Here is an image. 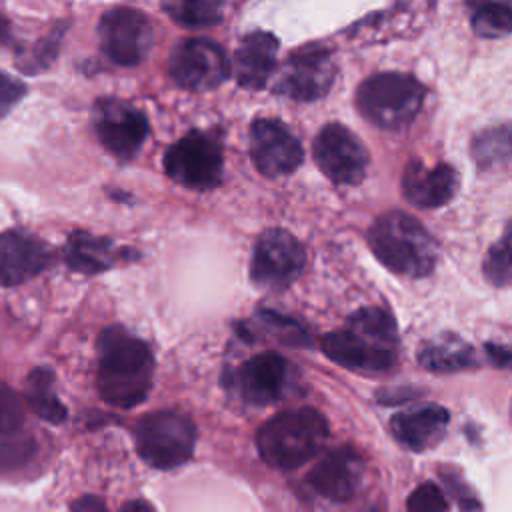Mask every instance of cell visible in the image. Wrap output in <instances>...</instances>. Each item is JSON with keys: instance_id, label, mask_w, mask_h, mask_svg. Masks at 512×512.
Masks as SVG:
<instances>
[{"instance_id": "obj_35", "label": "cell", "mask_w": 512, "mask_h": 512, "mask_svg": "<svg viewBox=\"0 0 512 512\" xmlns=\"http://www.w3.org/2000/svg\"><path fill=\"white\" fill-rule=\"evenodd\" d=\"M486 354L494 366L512 370V346L502 344H486Z\"/></svg>"}, {"instance_id": "obj_7", "label": "cell", "mask_w": 512, "mask_h": 512, "mask_svg": "<svg viewBox=\"0 0 512 512\" xmlns=\"http://www.w3.org/2000/svg\"><path fill=\"white\" fill-rule=\"evenodd\" d=\"M222 146L206 132L192 130L164 154L166 174L192 190H210L222 180Z\"/></svg>"}, {"instance_id": "obj_11", "label": "cell", "mask_w": 512, "mask_h": 512, "mask_svg": "<svg viewBox=\"0 0 512 512\" xmlns=\"http://www.w3.org/2000/svg\"><path fill=\"white\" fill-rule=\"evenodd\" d=\"M172 80L190 92H206L220 86L228 74L230 64L220 44L208 38L180 40L168 60Z\"/></svg>"}, {"instance_id": "obj_14", "label": "cell", "mask_w": 512, "mask_h": 512, "mask_svg": "<svg viewBox=\"0 0 512 512\" xmlns=\"http://www.w3.org/2000/svg\"><path fill=\"white\" fill-rule=\"evenodd\" d=\"M294 382L292 364L276 354L262 352L238 366L232 374L234 392L250 406H268L286 396Z\"/></svg>"}, {"instance_id": "obj_30", "label": "cell", "mask_w": 512, "mask_h": 512, "mask_svg": "<svg viewBox=\"0 0 512 512\" xmlns=\"http://www.w3.org/2000/svg\"><path fill=\"white\" fill-rule=\"evenodd\" d=\"M24 424V406L18 394L0 382V438L16 434Z\"/></svg>"}, {"instance_id": "obj_6", "label": "cell", "mask_w": 512, "mask_h": 512, "mask_svg": "<svg viewBox=\"0 0 512 512\" xmlns=\"http://www.w3.org/2000/svg\"><path fill=\"white\" fill-rule=\"evenodd\" d=\"M134 442L146 464L158 470H172L192 458L196 426L178 410L150 412L136 422Z\"/></svg>"}, {"instance_id": "obj_23", "label": "cell", "mask_w": 512, "mask_h": 512, "mask_svg": "<svg viewBox=\"0 0 512 512\" xmlns=\"http://www.w3.org/2000/svg\"><path fill=\"white\" fill-rule=\"evenodd\" d=\"M470 156L480 170H494L512 160V124L486 126L472 136Z\"/></svg>"}, {"instance_id": "obj_25", "label": "cell", "mask_w": 512, "mask_h": 512, "mask_svg": "<svg viewBox=\"0 0 512 512\" xmlns=\"http://www.w3.org/2000/svg\"><path fill=\"white\" fill-rule=\"evenodd\" d=\"M64 28L66 26H56L52 32H48L44 38H40L34 44H26V46H18L16 48V66L24 72V74H38L46 68H50V64L54 62V58L58 56L60 50V42L64 36Z\"/></svg>"}, {"instance_id": "obj_3", "label": "cell", "mask_w": 512, "mask_h": 512, "mask_svg": "<svg viewBox=\"0 0 512 512\" xmlns=\"http://www.w3.org/2000/svg\"><path fill=\"white\" fill-rule=\"evenodd\" d=\"M368 246L388 270L408 278L428 276L438 260V246L430 232L400 210L386 212L372 222Z\"/></svg>"}, {"instance_id": "obj_21", "label": "cell", "mask_w": 512, "mask_h": 512, "mask_svg": "<svg viewBox=\"0 0 512 512\" xmlns=\"http://www.w3.org/2000/svg\"><path fill=\"white\" fill-rule=\"evenodd\" d=\"M128 250H116L110 238L94 236L88 232H72L64 250L66 264L82 274H98L116 262V258H128Z\"/></svg>"}, {"instance_id": "obj_37", "label": "cell", "mask_w": 512, "mask_h": 512, "mask_svg": "<svg viewBox=\"0 0 512 512\" xmlns=\"http://www.w3.org/2000/svg\"><path fill=\"white\" fill-rule=\"evenodd\" d=\"M14 36H12V24L10 20L0 12V46H12Z\"/></svg>"}, {"instance_id": "obj_18", "label": "cell", "mask_w": 512, "mask_h": 512, "mask_svg": "<svg viewBox=\"0 0 512 512\" xmlns=\"http://www.w3.org/2000/svg\"><path fill=\"white\" fill-rule=\"evenodd\" d=\"M456 190L458 174L450 164L438 162L436 166H426L420 160H412L404 168V198L418 208H440L454 198Z\"/></svg>"}, {"instance_id": "obj_17", "label": "cell", "mask_w": 512, "mask_h": 512, "mask_svg": "<svg viewBox=\"0 0 512 512\" xmlns=\"http://www.w3.org/2000/svg\"><path fill=\"white\" fill-rule=\"evenodd\" d=\"M362 478V458L356 450L340 446L322 456L308 472L306 482L332 502H346L356 494Z\"/></svg>"}, {"instance_id": "obj_15", "label": "cell", "mask_w": 512, "mask_h": 512, "mask_svg": "<svg viewBox=\"0 0 512 512\" xmlns=\"http://www.w3.org/2000/svg\"><path fill=\"white\" fill-rule=\"evenodd\" d=\"M250 158L268 178L292 174L304 158L302 144L276 118H256L250 124Z\"/></svg>"}, {"instance_id": "obj_1", "label": "cell", "mask_w": 512, "mask_h": 512, "mask_svg": "<svg viewBox=\"0 0 512 512\" xmlns=\"http://www.w3.org/2000/svg\"><path fill=\"white\" fill-rule=\"evenodd\" d=\"M154 354L150 346L124 330L108 326L98 338L96 388L100 398L116 408L142 404L152 388Z\"/></svg>"}, {"instance_id": "obj_33", "label": "cell", "mask_w": 512, "mask_h": 512, "mask_svg": "<svg viewBox=\"0 0 512 512\" xmlns=\"http://www.w3.org/2000/svg\"><path fill=\"white\" fill-rule=\"evenodd\" d=\"M262 322L274 330L276 338H282L288 344H302V342H306V334L290 318H282V316L272 314V312H262Z\"/></svg>"}, {"instance_id": "obj_16", "label": "cell", "mask_w": 512, "mask_h": 512, "mask_svg": "<svg viewBox=\"0 0 512 512\" xmlns=\"http://www.w3.org/2000/svg\"><path fill=\"white\" fill-rule=\"evenodd\" d=\"M50 262L48 246L24 230L0 234V286H20L38 276Z\"/></svg>"}, {"instance_id": "obj_31", "label": "cell", "mask_w": 512, "mask_h": 512, "mask_svg": "<svg viewBox=\"0 0 512 512\" xmlns=\"http://www.w3.org/2000/svg\"><path fill=\"white\" fill-rule=\"evenodd\" d=\"M406 508L408 512H446L448 502L442 488H438L434 482H424L410 492L406 498Z\"/></svg>"}, {"instance_id": "obj_4", "label": "cell", "mask_w": 512, "mask_h": 512, "mask_svg": "<svg viewBox=\"0 0 512 512\" xmlns=\"http://www.w3.org/2000/svg\"><path fill=\"white\" fill-rule=\"evenodd\" d=\"M328 438L326 418L310 406L284 410L256 434L260 458L278 470H294L312 460Z\"/></svg>"}, {"instance_id": "obj_10", "label": "cell", "mask_w": 512, "mask_h": 512, "mask_svg": "<svg viewBox=\"0 0 512 512\" xmlns=\"http://www.w3.org/2000/svg\"><path fill=\"white\" fill-rule=\"evenodd\" d=\"M100 48L118 66L140 64L154 42V30L148 16L130 6L106 10L98 22Z\"/></svg>"}, {"instance_id": "obj_34", "label": "cell", "mask_w": 512, "mask_h": 512, "mask_svg": "<svg viewBox=\"0 0 512 512\" xmlns=\"http://www.w3.org/2000/svg\"><path fill=\"white\" fill-rule=\"evenodd\" d=\"M26 94V86L8 76L6 72H0V118H4Z\"/></svg>"}, {"instance_id": "obj_19", "label": "cell", "mask_w": 512, "mask_h": 512, "mask_svg": "<svg viewBox=\"0 0 512 512\" xmlns=\"http://www.w3.org/2000/svg\"><path fill=\"white\" fill-rule=\"evenodd\" d=\"M278 38L272 32L264 30H254L248 32L232 60V70L234 78L242 88L250 90H260L276 70V60H278Z\"/></svg>"}, {"instance_id": "obj_40", "label": "cell", "mask_w": 512, "mask_h": 512, "mask_svg": "<svg viewBox=\"0 0 512 512\" xmlns=\"http://www.w3.org/2000/svg\"><path fill=\"white\" fill-rule=\"evenodd\" d=\"M510 418H512V404H510Z\"/></svg>"}, {"instance_id": "obj_26", "label": "cell", "mask_w": 512, "mask_h": 512, "mask_svg": "<svg viewBox=\"0 0 512 512\" xmlns=\"http://www.w3.org/2000/svg\"><path fill=\"white\" fill-rule=\"evenodd\" d=\"M164 12L186 28H206L222 20V6L210 0H172L162 4Z\"/></svg>"}, {"instance_id": "obj_36", "label": "cell", "mask_w": 512, "mask_h": 512, "mask_svg": "<svg viewBox=\"0 0 512 512\" xmlns=\"http://www.w3.org/2000/svg\"><path fill=\"white\" fill-rule=\"evenodd\" d=\"M70 508H72V512H106L104 500L98 496H92V494L76 498Z\"/></svg>"}, {"instance_id": "obj_39", "label": "cell", "mask_w": 512, "mask_h": 512, "mask_svg": "<svg viewBox=\"0 0 512 512\" xmlns=\"http://www.w3.org/2000/svg\"><path fill=\"white\" fill-rule=\"evenodd\" d=\"M366 512H378V510H376V508H370V510H366Z\"/></svg>"}, {"instance_id": "obj_22", "label": "cell", "mask_w": 512, "mask_h": 512, "mask_svg": "<svg viewBox=\"0 0 512 512\" xmlns=\"http://www.w3.org/2000/svg\"><path fill=\"white\" fill-rule=\"evenodd\" d=\"M418 362L430 372H458L476 362L474 348L456 334H440L418 350Z\"/></svg>"}, {"instance_id": "obj_20", "label": "cell", "mask_w": 512, "mask_h": 512, "mask_svg": "<svg viewBox=\"0 0 512 512\" xmlns=\"http://www.w3.org/2000/svg\"><path fill=\"white\" fill-rule=\"evenodd\" d=\"M448 410L438 404L418 406L406 412H398L390 420L394 438L410 450H428L438 444L448 428Z\"/></svg>"}, {"instance_id": "obj_8", "label": "cell", "mask_w": 512, "mask_h": 512, "mask_svg": "<svg viewBox=\"0 0 512 512\" xmlns=\"http://www.w3.org/2000/svg\"><path fill=\"white\" fill-rule=\"evenodd\" d=\"M306 264V250L282 228H268L260 234L252 260H250V280L258 288L280 290L290 286Z\"/></svg>"}, {"instance_id": "obj_9", "label": "cell", "mask_w": 512, "mask_h": 512, "mask_svg": "<svg viewBox=\"0 0 512 512\" xmlns=\"http://www.w3.org/2000/svg\"><path fill=\"white\" fill-rule=\"evenodd\" d=\"M92 128L106 152L128 162L138 154L148 136V118L132 104L108 96L94 102Z\"/></svg>"}, {"instance_id": "obj_27", "label": "cell", "mask_w": 512, "mask_h": 512, "mask_svg": "<svg viewBox=\"0 0 512 512\" xmlns=\"http://www.w3.org/2000/svg\"><path fill=\"white\" fill-rule=\"evenodd\" d=\"M482 270L490 284L498 288L512 286V218L502 236L488 248Z\"/></svg>"}, {"instance_id": "obj_13", "label": "cell", "mask_w": 512, "mask_h": 512, "mask_svg": "<svg viewBox=\"0 0 512 512\" xmlns=\"http://www.w3.org/2000/svg\"><path fill=\"white\" fill-rule=\"evenodd\" d=\"M316 166L336 184H358L368 168V152L362 140L344 124H326L314 138Z\"/></svg>"}, {"instance_id": "obj_2", "label": "cell", "mask_w": 512, "mask_h": 512, "mask_svg": "<svg viewBox=\"0 0 512 512\" xmlns=\"http://www.w3.org/2000/svg\"><path fill=\"white\" fill-rule=\"evenodd\" d=\"M322 350L344 368L384 372L398 358L394 318L382 308H360L346 320L344 328L324 336Z\"/></svg>"}, {"instance_id": "obj_5", "label": "cell", "mask_w": 512, "mask_h": 512, "mask_svg": "<svg viewBox=\"0 0 512 512\" xmlns=\"http://www.w3.org/2000/svg\"><path fill=\"white\" fill-rule=\"evenodd\" d=\"M424 102V86L406 72H378L356 90V108L382 130H402L414 122Z\"/></svg>"}, {"instance_id": "obj_12", "label": "cell", "mask_w": 512, "mask_h": 512, "mask_svg": "<svg viewBox=\"0 0 512 512\" xmlns=\"http://www.w3.org/2000/svg\"><path fill=\"white\" fill-rule=\"evenodd\" d=\"M336 78V64L326 48H300L282 64L274 92L298 102H312L326 96Z\"/></svg>"}, {"instance_id": "obj_32", "label": "cell", "mask_w": 512, "mask_h": 512, "mask_svg": "<svg viewBox=\"0 0 512 512\" xmlns=\"http://www.w3.org/2000/svg\"><path fill=\"white\" fill-rule=\"evenodd\" d=\"M440 478L444 482V486L448 488V492L456 498V504L460 506L462 512H480V500L474 494V490L470 488V484L462 478V474L458 470H442Z\"/></svg>"}, {"instance_id": "obj_24", "label": "cell", "mask_w": 512, "mask_h": 512, "mask_svg": "<svg viewBox=\"0 0 512 512\" xmlns=\"http://www.w3.org/2000/svg\"><path fill=\"white\" fill-rule=\"evenodd\" d=\"M24 396L38 418L50 424H60L66 420V406L54 394V374L48 368H34L28 374Z\"/></svg>"}, {"instance_id": "obj_38", "label": "cell", "mask_w": 512, "mask_h": 512, "mask_svg": "<svg viewBox=\"0 0 512 512\" xmlns=\"http://www.w3.org/2000/svg\"><path fill=\"white\" fill-rule=\"evenodd\" d=\"M120 512H156V510H154V506H152L150 502H146V500H130V502H126V504L120 508Z\"/></svg>"}, {"instance_id": "obj_29", "label": "cell", "mask_w": 512, "mask_h": 512, "mask_svg": "<svg viewBox=\"0 0 512 512\" xmlns=\"http://www.w3.org/2000/svg\"><path fill=\"white\" fill-rule=\"evenodd\" d=\"M34 438H0V474L24 468L36 456Z\"/></svg>"}, {"instance_id": "obj_28", "label": "cell", "mask_w": 512, "mask_h": 512, "mask_svg": "<svg viewBox=\"0 0 512 512\" xmlns=\"http://www.w3.org/2000/svg\"><path fill=\"white\" fill-rule=\"evenodd\" d=\"M472 30L482 38H500L512 32L510 2H482L474 6L470 18Z\"/></svg>"}]
</instances>
